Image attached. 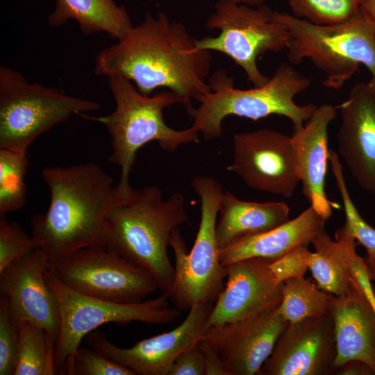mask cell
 <instances>
[{"mask_svg":"<svg viewBox=\"0 0 375 375\" xmlns=\"http://www.w3.org/2000/svg\"><path fill=\"white\" fill-rule=\"evenodd\" d=\"M330 312L337 349L333 369L349 360H359L375 375V313L353 276L349 290L335 297Z\"/></svg>","mask_w":375,"mask_h":375,"instance_id":"cell-20","label":"cell"},{"mask_svg":"<svg viewBox=\"0 0 375 375\" xmlns=\"http://www.w3.org/2000/svg\"><path fill=\"white\" fill-rule=\"evenodd\" d=\"M235 2L238 3H243L248 6L258 7L262 5H264L266 0H224Z\"/></svg>","mask_w":375,"mask_h":375,"instance_id":"cell-38","label":"cell"},{"mask_svg":"<svg viewBox=\"0 0 375 375\" xmlns=\"http://www.w3.org/2000/svg\"><path fill=\"white\" fill-rule=\"evenodd\" d=\"M211 92L197 101L198 108H187L196 128L206 140L222 135V122L231 115L257 121L272 115L288 118L293 132L300 130L317 108L314 103L300 106L294 99L306 90L311 81L292 65L282 63L269 81L248 90L236 88L233 76L224 69L215 71L208 78Z\"/></svg>","mask_w":375,"mask_h":375,"instance_id":"cell-4","label":"cell"},{"mask_svg":"<svg viewBox=\"0 0 375 375\" xmlns=\"http://www.w3.org/2000/svg\"><path fill=\"white\" fill-rule=\"evenodd\" d=\"M362 0H288L291 15L317 25L347 22L360 10Z\"/></svg>","mask_w":375,"mask_h":375,"instance_id":"cell-29","label":"cell"},{"mask_svg":"<svg viewBox=\"0 0 375 375\" xmlns=\"http://www.w3.org/2000/svg\"><path fill=\"white\" fill-rule=\"evenodd\" d=\"M210 51L197 47L185 26L166 14L145 12L117 42L103 49L95 60L97 76H121L134 83L142 94L158 88L174 92L185 108L210 93Z\"/></svg>","mask_w":375,"mask_h":375,"instance_id":"cell-1","label":"cell"},{"mask_svg":"<svg viewBox=\"0 0 375 375\" xmlns=\"http://www.w3.org/2000/svg\"><path fill=\"white\" fill-rule=\"evenodd\" d=\"M51 272L71 289L112 302L139 303L158 289L148 272L103 247L81 249Z\"/></svg>","mask_w":375,"mask_h":375,"instance_id":"cell-11","label":"cell"},{"mask_svg":"<svg viewBox=\"0 0 375 375\" xmlns=\"http://www.w3.org/2000/svg\"><path fill=\"white\" fill-rule=\"evenodd\" d=\"M337 349L331 312L288 323L258 375H331Z\"/></svg>","mask_w":375,"mask_h":375,"instance_id":"cell-14","label":"cell"},{"mask_svg":"<svg viewBox=\"0 0 375 375\" xmlns=\"http://www.w3.org/2000/svg\"><path fill=\"white\" fill-rule=\"evenodd\" d=\"M191 185L201 201V219L194 244L187 253L179 228L173 232L169 244L174 253L175 274L168 295L181 311L189 310L199 303H215L226 277L216 237L223 188L209 176H194Z\"/></svg>","mask_w":375,"mask_h":375,"instance_id":"cell-7","label":"cell"},{"mask_svg":"<svg viewBox=\"0 0 375 375\" xmlns=\"http://www.w3.org/2000/svg\"><path fill=\"white\" fill-rule=\"evenodd\" d=\"M329 163L345 214V222L335 233L352 236L365 247L367 256V263L373 264L375 262V229L363 219L354 205L346 185L342 165L338 154L333 150L329 151Z\"/></svg>","mask_w":375,"mask_h":375,"instance_id":"cell-28","label":"cell"},{"mask_svg":"<svg viewBox=\"0 0 375 375\" xmlns=\"http://www.w3.org/2000/svg\"><path fill=\"white\" fill-rule=\"evenodd\" d=\"M108 87L116 107L110 114L101 117L80 116L102 124L111 137L112 153L109 162L120 168L116 188L119 197H128L133 191L129 176L138 150L156 141L160 147L174 152L180 146L199 142V131L194 126L175 130L163 119V110L176 103L179 97L167 90L149 97L141 94L130 81L121 76L108 78Z\"/></svg>","mask_w":375,"mask_h":375,"instance_id":"cell-5","label":"cell"},{"mask_svg":"<svg viewBox=\"0 0 375 375\" xmlns=\"http://www.w3.org/2000/svg\"><path fill=\"white\" fill-rule=\"evenodd\" d=\"M69 19L76 21L85 35L103 32L117 40L133 26L126 8L113 0H56L49 25L61 26Z\"/></svg>","mask_w":375,"mask_h":375,"instance_id":"cell-23","label":"cell"},{"mask_svg":"<svg viewBox=\"0 0 375 375\" xmlns=\"http://www.w3.org/2000/svg\"><path fill=\"white\" fill-rule=\"evenodd\" d=\"M356 242L352 239L347 251L350 271L358 283L375 313V292L370 280L366 260L356 253Z\"/></svg>","mask_w":375,"mask_h":375,"instance_id":"cell-34","label":"cell"},{"mask_svg":"<svg viewBox=\"0 0 375 375\" xmlns=\"http://www.w3.org/2000/svg\"><path fill=\"white\" fill-rule=\"evenodd\" d=\"M227 169L250 188L285 198L300 182L291 136L269 128L235 133Z\"/></svg>","mask_w":375,"mask_h":375,"instance_id":"cell-12","label":"cell"},{"mask_svg":"<svg viewBox=\"0 0 375 375\" xmlns=\"http://www.w3.org/2000/svg\"><path fill=\"white\" fill-rule=\"evenodd\" d=\"M208 30H217L215 37L195 40L197 48L215 51L231 58L245 72L254 87L266 84L269 78L262 74L257 58L267 52L287 49L288 32L274 19V11L265 4L253 7L219 0L206 20Z\"/></svg>","mask_w":375,"mask_h":375,"instance_id":"cell-10","label":"cell"},{"mask_svg":"<svg viewBox=\"0 0 375 375\" xmlns=\"http://www.w3.org/2000/svg\"><path fill=\"white\" fill-rule=\"evenodd\" d=\"M45 269L40 250L33 251L0 272V292L8 298L10 314L17 322L28 321L45 331L53 362L60 312L56 298L46 282Z\"/></svg>","mask_w":375,"mask_h":375,"instance_id":"cell-15","label":"cell"},{"mask_svg":"<svg viewBox=\"0 0 375 375\" xmlns=\"http://www.w3.org/2000/svg\"><path fill=\"white\" fill-rule=\"evenodd\" d=\"M325 222L310 206L293 219L272 229L246 236L220 250L225 267L253 258L276 259L293 248L308 246L324 230Z\"/></svg>","mask_w":375,"mask_h":375,"instance_id":"cell-21","label":"cell"},{"mask_svg":"<svg viewBox=\"0 0 375 375\" xmlns=\"http://www.w3.org/2000/svg\"><path fill=\"white\" fill-rule=\"evenodd\" d=\"M38 249L35 240L17 222L8 221L5 214H0V272Z\"/></svg>","mask_w":375,"mask_h":375,"instance_id":"cell-30","label":"cell"},{"mask_svg":"<svg viewBox=\"0 0 375 375\" xmlns=\"http://www.w3.org/2000/svg\"><path fill=\"white\" fill-rule=\"evenodd\" d=\"M17 322L10 312L8 298L0 297V375L13 374L18 345Z\"/></svg>","mask_w":375,"mask_h":375,"instance_id":"cell-32","label":"cell"},{"mask_svg":"<svg viewBox=\"0 0 375 375\" xmlns=\"http://www.w3.org/2000/svg\"><path fill=\"white\" fill-rule=\"evenodd\" d=\"M18 345L14 375L55 374L46 333L26 320L17 322Z\"/></svg>","mask_w":375,"mask_h":375,"instance_id":"cell-26","label":"cell"},{"mask_svg":"<svg viewBox=\"0 0 375 375\" xmlns=\"http://www.w3.org/2000/svg\"><path fill=\"white\" fill-rule=\"evenodd\" d=\"M216 224L220 250L246 236L276 228L290 220V208L285 202H256L240 200L224 191Z\"/></svg>","mask_w":375,"mask_h":375,"instance_id":"cell-22","label":"cell"},{"mask_svg":"<svg viewBox=\"0 0 375 375\" xmlns=\"http://www.w3.org/2000/svg\"><path fill=\"white\" fill-rule=\"evenodd\" d=\"M336 107L328 103L317 106L309 119L291 136L302 192L324 221L332 215V207L325 192L329 162L328 127L336 117Z\"/></svg>","mask_w":375,"mask_h":375,"instance_id":"cell-19","label":"cell"},{"mask_svg":"<svg viewBox=\"0 0 375 375\" xmlns=\"http://www.w3.org/2000/svg\"><path fill=\"white\" fill-rule=\"evenodd\" d=\"M335 295L317 286L304 276L283 282V298L277 310L288 323L330 312Z\"/></svg>","mask_w":375,"mask_h":375,"instance_id":"cell-25","label":"cell"},{"mask_svg":"<svg viewBox=\"0 0 375 375\" xmlns=\"http://www.w3.org/2000/svg\"><path fill=\"white\" fill-rule=\"evenodd\" d=\"M205 369L204 358L199 342L177 357L169 375H205Z\"/></svg>","mask_w":375,"mask_h":375,"instance_id":"cell-35","label":"cell"},{"mask_svg":"<svg viewBox=\"0 0 375 375\" xmlns=\"http://www.w3.org/2000/svg\"><path fill=\"white\" fill-rule=\"evenodd\" d=\"M277 308L211 326L206 329L201 341L217 353L231 375H258L288 324Z\"/></svg>","mask_w":375,"mask_h":375,"instance_id":"cell-17","label":"cell"},{"mask_svg":"<svg viewBox=\"0 0 375 375\" xmlns=\"http://www.w3.org/2000/svg\"><path fill=\"white\" fill-rule=\"evenodd\" d=\"M336 109L339 155L359 185L375 194V78L355 85Z\"/></svg>","mask_w":375,"mask_h":375,"instance_id":"cell-18","label":"cell"},{"mask_svg":"<svg viewBox=\"0 0 375 375\" xmlns=\"http://www.w3.org/2000/svg\"><path fill=\"white\" fill-rule=\"evenodd\" d=\"M42 178L50 192L44 214L31 222L46 269L53 271L74 252L105 247V223L109 210L122 198L112 178L99 165L47 167Z\"/></svg>","mask_w":375,"mask_h":375,"instance_id":"cell-2","label":"cell"},{"mask_svg":"<svg viewBox=\"0 0 375 375\" xmlns=\"http://www.w3.org/2000/svg\"><path fill=\"white\" fill-rule=\"evenodd\" d=\"M313 252L307 246H297L278 258L273 260L270 268L277 283L288 278L304 276L309 269Z\"/></svg>","mask_w":375,"mask_h":375,"instance_id":"cell-33","label":"cell"},{"mask_svg":"<svg viewBox=\"0 0 375 375\" xmlns=\"http://www.w3.org/2000/svg\"><path fill=\"white\" fill-rule=\"evenodd\" d=\"M274 19L288 32L289 62L309 60L324 74V87L340 90L365 66L375 78V23L360 10L351 19L334 25H317L274 11Z\"/></svg>","mask_w":375,"mask_h":375,"instance_id":"cell-6","label":"cell"},{"mask_svg":"<svg viewBox=\"0 0 375 375\" xmlns=\"http://www.w3.org/2000/svg\"><path fill=\"white\" fill-rule=\"evenodd\" d=\"M99 108L97 102L30 83L18 71L0 67V149L27 153L41 134L73 115Z\"/></svg>","mask_w":375,"mask_h":375,"instance_id":"cell-8","label":"cell"},{"mask_svg":"<svg viewBox=\"0 0 375 375\" xmlns=\"http://www.w3.org/2000/svg\"><path fill=\"white\" fill-rule=\"evenodd\" d=\"M274 259L253 258L225 266L227 281L206 322L208 328L248 319L276 309L283 298V283L270 268Z\"/></svg>","mask_w":375,"mask_h":375,"instance_id":"cell-16","label":"cell"},{"mask_svg":"<svg viewBox=\"0 0 375 375\" xmlns=\"http://www.w3.org/2000/svg\"><path fill=\"white\" fill-rule=\"evenodd\" d=\"M199 346L205 361V375H231L217 353L201 340Z\"/></svg>","mask_w":375,"mask_h":375,"instance_id":"cell-36","label":"cell"},{"mask_svg":"<svg viewBox=\"0 0 375 375\" xmlns=\"http://www.w3.org/2000/svg\"><path fill=\"white\" fill-rule=\"evenodd\" d=\"M367 269L370 280L374 282L375 285V262L371 265L367 264Z\"/></svg>","mask_w":375,"mask_h":375,"instance_id":"cell-39","label":"cell"},{"mask_svg":"<svg viewBox=\"0 0 375 375\" xmlns=\"http://www.w3.org/2000/svg\"><path fill=\"white\" fill-rule=\"evenodd\" d=\"M335 240H332L324 231L313 238L311 244L315 252L309 269L321 289L341 297L349 290L352 283L347 251L353 238L339 233H335Z\"/></svg>","mask_w":375,"mask_h":375,"instance_id":"cell-24","label":"cell"},{"mask_svg":"<svg viewBox=\"0 0 375 375\" xmlns=\"http://www.w3.org/2000/svg\"><path fill=\"white\" fill-rule=\"evenodd\" d=\"M213 305L194 304L177 327L142 340L130 348L114 345L97 329L84 338L89 347L129 369L135 375H169L177 357L201 340Z\"/></svg>","mask_w":375,"mask_h":375,"instance_id":"cell-13","label":"cell"},{"mask_svg":"<svg viewBox=\"0 0 375 375\" xmlns=\"http://www.w3.org/2000/svg\"><path fill=\"white\" fill-rule=\"evenodd\" d=\"M335 375H374V372L365 362L359 360H349L333 369Z\"/></svg>","mask_w":375,"mask_h":375,"instance_id":"cell-37","label":"cell"},{"mask_svg":"<svg viewBox=\"0 0 375 375\" xmlns=\"http://www.w3.org/2000/svg\"><path fill=\"white\" fill-rule=\"evenodd\" d=\"M27 153L0 149V214L22 209L26 203Z\"/></svg>","mask_w":375,"mask_h":375,"instance_id":"cell-27","label":"cell"},{"mask_svg":"<svg viewBox=\"0 0 375 375\" xmlns=\"http://www.w3.org/2000/svg\"><path fill=\"white\" fill-rule=\"evenodd\" d=\"M188 222L183 194L164 200L157 186L133 188L107 213L105 248L148 272L168 294L175 270L167 248L173 232Z\"/></svg>","mask_w":375,"mask_h":375,"instance_id":"cell-3","label":"cell"},{"mask_svg":"<svg viewBox=\"0 0 375 375\" xmlns=\"http://www.w3.org/2000/svg\"><path fill=\"white\" fill-rule=\"evenodd\" d=\"M44 278L54 294L60 312V331L54 351L55 374H64L82 340L104 324L126 325L132 322L164 324L174 322L181 310L169 304V295L139 303L105 301L79 293L62 283L45 269Z\"/></svg>","mask_w":375,"mask_h":375,"instance_id":"cell-9","label":"cell"},{"mask_svg":"<svg viewBox=\"0 0 375 375\" xmlns=\"http://www.w3.org/2000/svg\"><path fill=\"white\" fill-rule=\"evenodd\" d=\"M69 375H135L129 369L90 348L79 347L66 365Z\"/></svg>","mask_w":375,"mask_h":375,"instance_id":"cell-31","label":"cell"}]
</instances>
